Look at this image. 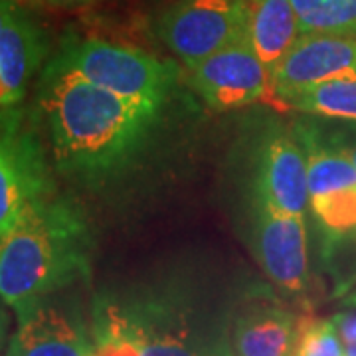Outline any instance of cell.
Segmentation results:
<instances>
[{
  "label": "cell",
  "instance_id": "obj_19",
  "mask_svg": "<svg viewBox=\"0 0 356 356\" xmlns=\"http://www.w3.org/2000/svg\"><path fill=\"white\" fill-rule=\"evenodd\" d=\"M331 318L341 337L344 356H356V307L341 311Z\"/></svg>",
  "mask_w": 356,
  "mask_h": 356
},
{
  "label": "cell",
  "instance_id": "obj_21",
  "mask_svg": "<svg viewBox=\"0 0 356 356\" xmlns=\"http://www.w3.org/2000/svg\"><path fill=\"white\" fill-rule=\"evenodd\" d=\"M16 10V6H14L10 0H0V32H2V28L6 26V22L10 20V16Z\"/></svg>",
  "mask_w": 356,
  "mask_h": 356
},
{
  "label": "cell",
  "instance_id": "obj_10",
  "mask_svg": "<svg viewBox=\"0 0 356 356\" xmlns=\"http://www.w3.org/2000/svg\"><path fill=\"white\" fill-rule=\"evenodd\" d=\"M255 257L283 291L301 293L309 283V242L303 216L257 206Z\"/></svg>",
  "mask_w": 356,
  "mask_h": 356
},
{
  "label": "cell",
  "instance_id": "obj_22",
  "mask_svg": "<svg viewBox=\"0 0 356 356\" xmlns=\"http://www.w3.org/2000/svg\"><path fill=\"white\" fill-rule=\"evenodd\" d=\"M337 139L341 140V145H343V149L346 151V154L350 156V161H353V165L356 166V133L353 137H337Z\"/></svg>",
  "mask_w": 356,
  "mask_h": 356
},
{
  "label": "cell",
  "instance_id": "obj_24",
  "mask_svg": "<svg viewBox=\"0 0 356 356\" xmlns=\"http://www.w3.org/2000/svg\"><path fill=\"white\" fill-rule=\"evenodd\" d=\"M56 2H62V4H88L93 0H56Z\"/></svg>",
  "mask_w": 356,
  "mask_h": 356
},
{
  "label": "cell",
  "instance_id": "obj_20",
  "mask_svg": "<svg viewBox=\"0 0 356 356\" xmlns=\"http://www.w3.org/2000/svg\"><path fill=\"white\" fill-rule=\"evenodd\" d=\"M339 295L343 297L344 305L356 307V273H355V277H353V280L346 281L343 287L339 289Z\"/></svg>",
  "mask_w": 356,
  "mask_h": 356
},
{
  "label": "cell",
  "instance_id": "obj_1",
  "mask_svg": "<svg viewBox=\"0 0 356 356\" xmlns=\"http://www.w3.org/2000/svg\"><path fill=\"white\" fill-rule=\"evenodd\" d=\"M40 107L58 170L83 184L129 172L151 149L165 105L127 99L54 60L40 86Z\"/></svg>",
  "mask_w": 356,
  "mask_h": 356
},
{
  "label": "cell",
  "instance_id": "obj_23",
  "mask_svg": "<svg viewBox=\"0 0 356 356\" xmlns=\"http://www.w3.org/2000/svg\"><path fill=\"white\" fill-rule=\"evenodd\" d=\"M6 323H8V318H6V313L2 311L0 313V356H2V346H4V339H6Z\"/></svg>",
  "mask_w": 356,
  "mask_h": 356
},
{
  "label": "cell",
  "instance_id": "obj_5",
  "mask_svg": "<svg viewBox=\"0 0 356 356\" xmlns=\"http://www.w3.org/2000/svg\"><path fill=\"white\" fill-rule=\"evenodd\" d=\"M295 137L307 156L309 206L334 240L356 232V166L337 137H325L315 125H299Z\"/></svg>",
  "mask_w": 356,
  "mask_h": 356
},
{
  "label": "cell",
  "instance_id": "obj_9",
  "mask_svg": "<svg viewBox=\"0 0 356 356\" xmlns=\"http://www.w3.org/2000/svg\"><path fill=\"white\" fill-rule=\"evenodd\" d=\"M356 72V36L303 34L271 74V95L283 105L337 76Z\"/></svg>",
  "mask_w": 356,
  "mask_h": 356
},
{
  "label": "cell",
  "instance_id": "obj_3",
  "mask_svg": "<svg viewBox=\"0 0 356 356\" xmlns=\"http://www.w3.org/2000/svg\"><path fill=\"white\" fill-rule=\"evenodd\" d=\"M91 334L95 344L127 343L137 356H232L229 346L210 343L194 329L178 303L161 297L107 303Z\"/></svg>",
  "mask_w": 356,
  "mask_h": 356
},
{
  "label": "cell",
  "instance_id": "obj_7",
  "mask_svg": "<svg viewBox=\"0 0 356 356\" xmlns=\"http://www.w3.org/2000/svg\"><path fill=\"white\" fill-rule=\"evenodd\" d=\"M51 192L46 153L20 109L0 113V240Z\"/></svg>",
  "mask_w": 356,
  "mask_h": 356
},
{
  "label": "cell",
  "instance_id": "obj_14",
  "mask_svg": "<svg viewBox=\"0 0 356 356\" xmlns=\"http://www.w3.org/2000/svg\"><path fill=\"white\" fill-rule=\"evenodd\" d=\"M297 323L287 309L255 301L236 315L229 329L232 356H293Z\"/></svg>",
  "mask_w": 356,
  "mask_h": 356
},
{
  "label": "cell",
  "instance_id": "obj_13",
  "mask_svg": "<svg viewBox=\"0 0 356 356\" xmlns=\"http://www.w3.org/2000/svg\"><path fill=\"white\" fill-rule=\"evenodd\" d=\"M46 54L48 40L42 28L16 8L0 32V95L4 107L22 99Z\"/></svg>",
  "mask_w": 356,
  "mask_h": 356
},
{
  "label": "cell",
  "instance_id": "obj_15",
  "mask_svg": "<svg viewBox=\"0 0 356 356\" xmlns=\"http://www.w3.org/2000/svg\"><path fill=\"white\" fill-rule=\"evenodd\" d=\"M248 40L259 60L273 74L287 51L301 38L291 0H248Z\"/></svg>",
  "mask_w": 356,
  "mask_h": 356
},
{
  "label": "cell",
  "instance_id": "obj_8",
  "mask_svg": "<svg viewBox=\"0 0 356 356\" xmlns=\"http://www.w3.org/2000/svg\"><path fill=\"white\" fill-rule=\"evenodd\" d=\"M186 72L191 88L216 111L245 107L271 93V72L259 60L248 36L186 67Z\"/></svg>",
  "mask_w": 356,
  "mask_h": 356
},
{
  "label": "cell",
  "instance_id": "obj_25",
  "mask_svg": "<svg viewBox=\"0 0 356 356\" xmlns=\"http://www.w3.org/2000/svg\"><path fill=\"white\" fill-rule=\"evenodd\" d=\"M0 313H2V309H0Z\"/></svg>",
  "mask_w": 356,
  "mask_h": 356
},
{
  "label": "cell",
  "instance_id": "obj_16",
  "mask_svg": "<svg viewBox=\"0 0 356 356\" xmlns=\"http://www.w3.org/2000/svg\"><path fill=\"white\" fill-rule=\"evenodd\" d=\"M285 107L301 113L356 123V72L332 77L307 89L285 103Z\"/></svg>",
  "mask_w": 356,
  "mask_h": 356
},
{
  "label": "cell",
  "instance_id": "obj_11",
  "mask_svg": "<svg viewBox=\"0 0 356 356\" xmlns=\"http://www.w3.org/2000/svg\"><path fill=\"white\" fill-rule=\"evenodd\" d=\"M257 206L303 216L309 206L307 156L295 135L269 133L259 149Z\"/></svg>",
  "mask_w": 356,
  "mask_h": 356
},
{
  "label": "cell",
  "instance_id": "obj_4",
  "mask_svg": "<svg viewBox=\"0 0 356 356\" xmlns=\"http://www.w3.org/2000/svg\"><path fill=\"white\" fill-rule=\"evenodd\" d=\"M56 60L111 93L161 105L168 103L180 77L175 62L103 40L67 42Z\"/></svg>",
  "mask_w": 356,
  "mask_h": 356
},
{
  "label": "cell",
  "instance_id": "obj_6",
  "mask_svg": "<svg viewBox=\"0 0 356 356\" xmlns=\"http://www.w3.org/2000/svg\"><path fill=\"white\" fill-rule=\"evenodd\" d=\"M248 0H178L154 22V32L184 67L248 36Z\"/></svg>",
  "mask_w": 356,
  "mask_h": 356
},
{
  "label": "cell",
  "instance_id": "obj_18",
  "mask_svg": "<svg viewBox=\"0 0 356 356\" xmlns=\"http://www.w3.org/2000/svg\"><path fill=\"white\" fill-rule=\"evenodd\" d=\"M293 356H344L343 343L332 318L313 315L299 318Z\"/></svg>",
  "mask_w": 356,
  "mask_h": 356
},
{
  "label": "cell",
  "instance_id": "obj_12",
  "mask_svg": "<svg viewBox=\"0 0 356 356\" xmlns=\"http://www.w3.org/2000/svg\"><path fill=\"white\" fill-rule=\"evenodd\" d=\"M93 334L81 318L48 299L18 317L4 356H93Z\"/></svg>",
  "mask_w": 356,
  "mask_h": 356
},
{
  "label": "cell",
  "instance_id": "obj_2",
  "mask_svg": "<svg viewBox=\"0 0 356 356\" xmlns=\"http://www.w3.org/2000/svg\"><path fill=\"white\" fill-rule=\"evenodd\" d=\"M93 234L81 208L67 198L48 196L32 204L0 240V301L16 317L86 280Z\"/></svg>",
  "mask_w": 356,
  "mask_h": 356
},
{
  "label": "cell",
  "instance_id": "obj_17",
  "mask_svg": "<svg viewBox=\"0 0 356 356\" xmlns=\"http://www.w3.org/2000/svg\"><path fill=\"white\" fill-rule=\"evenodd\" d=\"M301 36H356V0H291Z\"/></svg>",
  "mask_w": 356,
  "mask_h": 356
}]
</instances>
